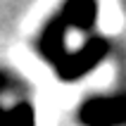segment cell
<instances>
[{
  "mask_svg": "<svg viewBox=\"0 0 126 126\" xmlns=\"http://www.w3.org/2000/svg\"><path fill=\"white\" fill-rule=\"evenodd\" d=\"M98 0H64L36 38L38 55L64 81L91 74L107 55L110 41L98 33Z\"/></svg>",
  "mask_w": 126,
  "mask_h": 126,
  "instance_id": "cell-1",
  "label": "cell"
},
{
  "mask_svg": "<svg viewBox=\"0 0 126 126\" xmlns=\"http://www.w3.org/2000/svg\"><path fill=\"white\" fill-rule=\"evenodd\" d=\"M0 126H36L31 86L7 67H0Z\"/></svg>",
  "mask_w": 126,
  "mask_h": 126,
  "instance_id": "cell-2",
  "label": "cell"
},
{
  "mask_svg": "<svg viewBox=\"0 0 126 126\" xmlns=\"http://www.w3.org/2000/svg\"><path fill=\"white\" fill-rule=\"evenodd\" d=\"M83 126H126V88L110 95H93L79 107Z\"/></svg>",
  "mask_w": 126,
  "mask_h": 126,
  "instance_id": "cell-3",
  "label": "cell"
}]
</instances>
